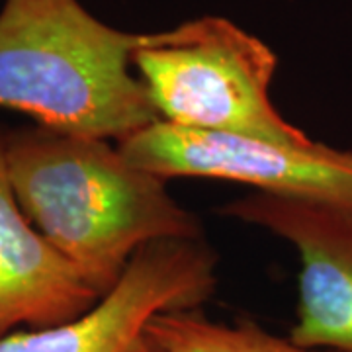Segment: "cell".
Here are the masks:
<instances>
[{
	"instance_id": "cell-1",
	"label": "cell",
	"mask_w": 352,
	"mask_h": 352,
	"mask_svg": "<svg viewBox=\"0 0 352 352\" xmlns=\"http://www.w3.org/2000/svg\"><path fill=\"white\" fill-rule=\"evenodd\" d=\"M14 194L30 223L102 298L143 247L200 239V223L108 139L50 127L4 133Z\"/></svg>"
},
{
	"instance_id": "cell-2",
	"label": "cell",
	"mask_w": 352,
	"mask_h": 352,
	"mask_svg": "<svg viewBox=\"0 0 352 352\" xmlns=\"http://www.w3.org/2000/svg\"><path fill=\"white\" fill-rule=\"evenodd\" d=\"M161 36L110 28L78 0H4L0 106L41 127L120 143L159 120L129 65Z\"/></svg>"
},
{
	"instance_id": "cell-3",
	"label": "cell",
	"mask_w": 352,
	"mask_h": 352,
	"mask_svg": "<svg viewBox=\"0 0 352 352\" xmlns=\"http://www.w3.org/2000/svg\"><path fill=\"white\" fill-rule=\"evenodd\" d=\"M131 65L166 124L274 143L314 141L270 102L276 55L226 18L206 16L163 32L133 53Z\"/></svg>"
},
{
	"instance_id": "cell-4",
	"label": "cell",
	"mask_w": 352,
	"mask_h": 352,
	"mask_svg": "<svg viewBox=\"0 0 352 352\" xmlns=\"http://www.w3.org/2000/svg\"><path fill=\"white\" fill-rule=\"evenodd\" d=\"M118 149L133 166L164 180L173 176L231 180L261 194L352 212V153L325 143H274L184 129L157 120L120 141Z\"/></svg>"
},
{
	"instance_id": "cell-5",
	"label": "cell",
	"mask_w": 352,
	"mask_h": 352,
	"mask_svg": "<svg viewBox=\"0 0 352 352\" xmlns=\"http://www.w3.org/2000/svg\"><path fill=\"white\" fill-rule=\"evenodd\" d=\"M215 288V254L200 239L151 243L90 311L61 325L14 331L0 352H151L147 325L164 311H194Z\"/></svg>"
},
{
	"instance_id": "cell-6",
	"label": "cell",
	"mask_w": 352,
	"mask_h": 352,
	"mask_svg": "<svg viewBox=\"0 0 352 352\" xmlns=\"http://www.w3.org/2000/svg\"><path fill=\"white\" fill-rule=\"evenodd\" d=\"M223 214L261 226L300 254L298 321L289 340L331 352H352V212L327 204L251 194Z\"/></svg>"
},
{
	"instance_id": "cell-7",
	"label": "cell",
	"mask_w": 352,
	"mask_h": 352,
	"mask_svg": "<svg viewBox=\"0 0 352 352\" xmlns=\"http://www.w3.org/2000/svg\"><path fill=\"white\" fill-rule=\"evenodd\" d=\"M100 300L22 212L0 133V337L20 325L43 329L73 321Z\"/></svg>"
},
{
	"instance_id": "cell-8",
	"label": "cell",
	"mask_w": 352,
	"mask_h": 352,
	"mask_svg": "<svg viewBox=\"0 0 352 352\" xmlns=\"http://www.w3.org/2000/svg\"><path fill=\"white\" fill-rule=\"evenodd\" d=\"M147 339L163 352H331L278 339L251 321L229 327L194 311L155 315L147 325Z\"/></svg>"
},
{
	"instance_id": "cell-9",
	"label": "cell",
	"mask_w": 352,
	"mask_h": 352,
	"mask_svg": "<svg viewBox=\"0 0 352 352\" xmlns=\"http://www.w3.org/2000/svg\"><path fill=\"white\" fill-rule=\"evenodd\" d=\"M151 352H163V351H157V349H155V346H153V351Z\"/></svg>"
}]
</instances>
